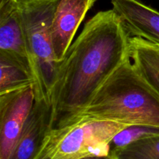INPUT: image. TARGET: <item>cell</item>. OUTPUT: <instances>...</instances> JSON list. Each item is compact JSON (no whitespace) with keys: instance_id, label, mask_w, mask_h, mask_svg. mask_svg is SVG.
Segmentation results:
<instances>
[{"instance_id":"obj_1","label":"cell","mask_w":159,"mask_h":159,"mask_svg":"<svg viewBox=\"0 0 159 159\" xmlns=\"http://www.w3.org/2000/svg\"><path fill=\"white\" fill-rule=\"evenodd\" d=\"M130 34L113 9L97 12L58 62L51 90L52 130L74 124L127 58Z\"/></svg>"},{"instance_id":"obj_2","label":"cell","mask_w":159,"mask_h":159,"mask_svg":"<svg viewBox=\"0 0 159 159\" xmlns=\"http://www.w3.org/2000/svg\"><path fill=\"white\" fill-rule=\"evenodd\" d=\"M82 117L159 127V93L141 75L130 57L104 82Z\"/></svg>"},{"instance_id":"obj_3","label":"cell","mask_w":159,"mask_h":159,"mask_svg":"<svg viewBox=\"0 0 159 159\" xmlns=\"http://www.w3.org/2000/svg\"><path fill=\"white\" fill-rule=\"evenodd\" d=\"M15 1L32 63L35 100L44 99L51 104L50 97L58 65L54 57L51 28L60 0Z\"/></svg>"},{"instance_id":"obj_4","label":"cell","mask_w":159,"mask_h":159,"mask_svg":"<svg viewBox=\"0 0 159 159\" xmlns=\"http://www.w3.org/2000/svg\"><path fill=\"white\" fill-rule=\"evenodd\" d=\"M128 125L80 118L74 124L51 130L34 159H82L110 155V143Z\"/></svg>"},{"instance_id":"obj_5","label":"cell","mask_w":159,"mask_h":159,"mask_svg":"<svg viewBox=\"0 0 159 159\" xmlns=\"http://www.w3.org/2000/svg\"><path fill=\"white\" fill-rule=\"evenodd\" d=\"M35 102L34 85L0 94V159H9Z\"/></svg>"},{"instance_id":"obj_6","label":"cell","mask_w":159,"mask_h":159,"mask_svg":"<svg viewBox=\"0 0 159 159\" xmlns=\"http://www.w3.org/2000/svg\"><path fill=\"white\" fill-rule=\"evenodd\" d=\"M96 0H60L52 23L54 57L60 62L65 57L81 23Z\"/></svg>"},{"instance_id":"obj_7","label":"cell","mask_w":159,"mask_h":159,"mask_svg":"<svg viewBox=\"0 0 159 159\" xmlns=\"http://www.w3.org/2000/svg\"><path fill=\"white\" fill-rule=\"evenodd\" d=\"M0 54L21 64L34 76L21 17L15 0H0Z\"/></svg>"},{"instance_id":"obj_8","label":"cell","mask_w":159,"mask_h":159,"mask_svg":"<svg viewBox=\"0 0 159 159\" xmlns=\"http://www.w3.org/2000/svg\"><path fill=\"white\" fill-rule=\"evenodd\" d=\"M51 105L35 100L9 159H34L52 130Z\"/></svg>"},{"instance_id":"obj_9","label":"cell","mask_w":159,"mask_h":159,"mask_svg":"<svg viewBox=\"0 0 159 159\" xmlns=\"http://www.w3.org/2000/svg\"><path fill=\"white\" fill-rule=\"evenodd\" d=\"M113 9L132 37L159 47V12L138 0H111Z\"/></svg>"},{"instance_id":"obj_10","label":"cell","mask_w":159,"mask_h":159,"mask_svg":"<svg viewBox=\"0 0 159 159\" xmlns=\"http://www.w3.org/2000/svg\"><path fill=\"white\" fill-rule=\"evenodd\" d=\"M129 46L136 69L159 93V47L138 37H130Z\"/></svg>"},{"instance_id":"obj_11","label":"cell","mask_w":159,"mask_h":159,"mask_svg":"<svg viewBox=\"0 0 159 159\" xmlns=\"http://www.w3.org/2000/svg\"><path fill=\"white\" fill-rule=\"evenodd\" d=\"M34 86L32 73L23 65L7 56L0 54V94Z\"/></svg>"},{"instance_id":"obj_12","label":"cell","mask_w":159,"mask_h":159,"mask_svg":"<svg viewBox=\"0 0 159 159\" xmlns=\"http://www.w3.org/2000/svg\"><path fill=\"white\" fill-rule=\"evenodd\" d=\"M110 155L114 159H159V135L110 151Z\"/></svg>"},{"instance_id":"obj_13","label":"cell","mask_w":159,"mask_h":159,"mask_svg":"<svg viewBox=\"0 0 159 159\" xmlns=\"http://www.w3.org/2000/svg\"><path fill=\"white\" fill-rule=\"evenodd\" d=\"M157 135H159V127L146 125H130L113 138L110 143V151L120 148L138 140Z\"/></svg>"},{"instance_id":"obj_14","label":"cell","mask_w":159,"mask_h":159,"mask_svg":"<svg viewBox=\"0 0 159 159\" xmlns=\"http://www.w3.org/2000/svg\"><path fill=\"white\" fill-rule=\"evenodd\" d=\"M82 159H114L110 155H104V156H95V157H88Z\"/></svg>"}]
</instances>
